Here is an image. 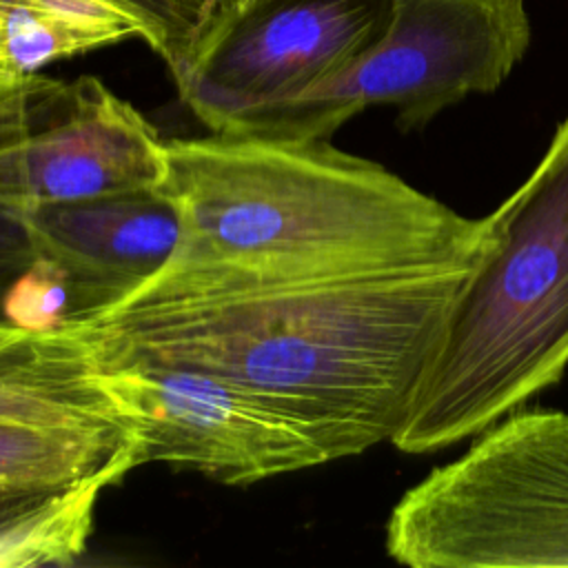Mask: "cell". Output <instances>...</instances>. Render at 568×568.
<instances>
[{
  "instance_id": "1",
  "label": "cell",
  "mask_w": 568,
  "mask_h": 568,
  "mask_svg": "<svg viewBox=\"0 0 568 568\" xmlns=\"http://www.w3.org/2000/svg\"><path fill=\"white\" fill-rule=\"evenodd\" d=\"M475 264L346 280L160 268L62 326L95 371L164 364L237 382L302 419L337 462L393 444Z\"/></svg>"
},
{
  "instance_id": "2",
  "label": "cell",
  "mask_w": 568,
  "mask_h": 568,
  "mask_svg": "<svg viewBox=\"0 0 568 568\" xmlns=\"http://www.w3.org/2000/svg\"><path fill=\"white\" fill-rule=\"evenodd\" d=\"M158 193L180 235L162 271L253 280H346L475 264L470 220L331 140L244 131L164 140Z\"/></svg>"
},
{
  "instance_id": "3",
  "label": "cell",
  "mask_w": 568,
  "mask_h": 568,
  "mask_svg": "<svg viewBox=\"0 0 568 568\" xmlns=\"http://www.w3.org/2000/svg\"><path fill=\"white\" fill-rule=\"evenodd\" d=\"M488 246L462 282L393 446L428 455L473 439L568 368V118L530 175L484 217Z\"/></svg>"
},
{
  "instance_id": "4",
  "label": "cell",
  "mask_w": 568,
  "mask_h": 568,
  "mask_svg": "<svg viewBox=\"0 0 568 568\" xmlns=\"http://www.w3.org/2000/svg\"><path fill=\"white\" fill-rule=\"evenodd\" d=\"M384 546L410 568L568 566V413L519 408L393 506Z\"/></svg>"
},
{
  "instance_id": "5",
  "label": "cell",
  "mask_w": 568,
  "mask_h": 568,
  "mask_svg": "<svg viewBox=\"0 0 568 568\" xmlns=\"http://www.w3.org/2000/svg\"><path fill=\"white\" fill-rule=\"evenodd\" d=\"M530 38L524 0H393L386 33L348 67L224 131L331 140L379 104L395 106L402 131H417L468 95L497 91Z\"/></svg>"
},
{
  "instance_id": "6",
  "label": "cell",
  "mask_w": 568,
  "mask_h": 568,
  "mask_svg": "<svg viewBox=\"0 0 568 568\" xmlns=\"http://www.w3.org/2000/svg\"><path fill=\"white\" fill-rule=\"evenodd\" d=\"M93 375L142 464L162 462L244 486L331 462L302 419L226 377L164 364L93 368Z\"/></svg>"
},
{
  "instance_id": "7",
  "label": "cell",
  "mask_w": 568,
  "mask_h": 568,
  "mask_svg": "<svg viewBox=\"0 0 568 568\" xmlns=\"http://www.w3.org/2000/svg\"><path fill=\"white\" fill-rule=\"evenodd\" d=\"M393 0H253L173 71L209 131L335 75L388 29Z\"/></svg>"
},
{
  "instance_id": "8",
  "label": "cell",
  "mask_w": 568,
  "mask_h": 568,
  "mask_svg": "<svg viewBox=\"0 0 568 568\" xmlns=\"http://www.w3.org/2000/svg\"><path fill=\"white\" fill-rule=\"evenodd\" d=\"M16 173L24 211L158 191L164 138L102 80L82 75L64 82L22 135Z\"/></svg>"
},
{
  "instance_id": "9",
  "label": "cell",
  "mask_w": 568,
  "mask_h": 568,
  "mask_svg": "<svg viewBox=\"0 0 568 568\" xmlns=\"http://www.w3.org/2000/svg\"><path fill=\"white\" fill-rule=\"evenodd\" d=\"M31 248L69 275L73 313L109 306L171 257L180 222L158 191L42 204L20 215Z\"/></svg>"
},
{
  "instance_id": "10",
  "label": "cell",
  "mask_w": 568,
  "mask_h": 568,
  "mask_svg": "<svg viewBox=\"0 0 568 568\" xmlns=\"http://www.w3.org/2000/svg\"><path fill=\"white\" fill-rule=\"evenodd\" d=\"M0 419L126 428L69 328L29 331L7 320H0Z\"/></svg>"
},
{
  "instance_id": "11",
  "label": "cell",
  "mask_w": 568,
  "mask_h": 568,
  "mask_svg": "<svg viewBox=\"0 0 568 568\" xmlns=\"http://www.w3.org/2000/svg\"><path fill=\"white\" fill-rule=\"evenodd\" d=\"M129 428H69L0 419V484H118L140 466Z\"/></svg>"
},
{
  "instance_id": "12",
  "label": "cell",
  "mask_w": 568,
  "mask_h": 568,
  "mask_svg": "<svg viewBox=\"0 0 568 568\" xmlns=\"http://www.w3.org/2000/svg\"><path fill=\"white\" fill-rule=\"evenodd\" d=\"M104 488L102 481L0 484V568L75 564L87 552Z\"/></svg>"
},
{
  "instance_id": "13",
  "label": "cell",
  "mask_w": 568,
  "mask_h": 568,
  "mask_svg": "<svg viewBox=\"0 0 568 568\" xmlns=\"http://www.w3.org/2000/svg\"><path fill=\"white\" fill-rule=\"evenodd\" d=\"M62 84L36 73L0 98V282L13 280L36 257L20 220L24 206L16 173V151Z\"/></svg>"
},
{
  "instance_id": "14",
  "label": "cell",
  "mask_w": 568,
  "mask_h": 568,
  "mask_svg": "<svg viewBox=\"0 0 568 568\" xmlns=\"http://www.w3.org/2000/svg\"><path fill=\"white\" fill-rule=\"evenodd\" d=\"M73 311L69 275L49 257L36 255L2 293L4 320L29 331H53Z\"/></svg>"
},
{
  "instance_id": "15",
  "label": "cell",
  "mask_w": 568,
  "mask_h": 568,
  "mask_svg": "<svg viewBox=\"0 0 568 568\" xmlns=\"http://www.w3.org/2000/svg\"><path fill=\"white\" fill-rule=\"evenodd\" d=\"M135 9L149 27V47L166 62L175 64L189 51L195 31L197 16L191 0H124Z\"/></svg>"
},
{
  "instance_id": "16",
  "label": "cell",
  "mask_w": 568,
  "mask_h": 568,
  "mask_svg": "<svg viewBox=\"0 0 568 568\" xmlns=\"http://www.w3.org/2000/svg\"><path fill=\"white\" fill-rule=\"evenodd\" d=\"M193 9H195V16H197V33H195V40L189 49V53L209 36L213 33L217 27H222L226 20H231L237 11H240V4L242 0H191ZM186 53V58H189ZM184 58V60H186ZM182 60V62H184Z\"/></svg>"
},
{
  "instance_id": "17",
  "label": "cell",
  "mask_w": 568,
  "mask_h": 568,
  "mask_svg": "<svg viewBox=\"0 0 568 568\" xmlns=\"http://www.w3.org/2000/svg\"><path fill=\"white\" fill-rule=\"evenodd\" d=\"M33 75H36V73H33ZM27 78H29V75L20 78V75H13V73H9L7 69L0 67V98H4L7 93H11V91H13L18 84H22Z\"/></svg>"
},
{
  "instance_id": "18",
  "label": "cell",
  "mask_w": 568,
  "mask_h": 568,
  "mask_svg": "<svg viewBox=\"0 0 568 568\" xmlns=\"http://www.w3.org/2000/svg\"><path fill=\"white\" fill-rule=\"evenodd\" d=\"M248 2H253V0H242V7H244V4H248ZM242 7H240V9H242Z\"/></svg>"
},
{
  "instance_id": "19",
  "label": "cell",
  "mask_w": 568,
  "mask_h": 568,
  "mask_svg": "<svg viewBox=\"0 0 568 568\" xmlns=\"http://www.w3.org/2000/svg\"><path fill=\"white\" fill-rule=\"evenodd\" d=\"M0 67H2V64H0ZM2 69H4V67H2Z\"/></svg>"
},
{
  "instance_id": "20",
  "label": "cell",
  "mask_w": 568,
  "mask_h": 568,
  "mask_svg": "<svg viewBox=\"0 0 568 568\" xmlns=\"http://www.w3.org/2000/svg\"><path fill=\"white\" fill-rule=\"evenodd\" d=\"M240 7H242V4H240Z\"/></svg>"
}]
</instances>
